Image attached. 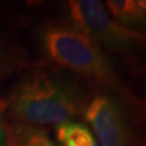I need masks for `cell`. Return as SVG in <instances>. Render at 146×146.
<instances>
[{"label": "cell", "mask_w": 146, "mask_h": 146, "mask_svg": "<svg viewBox=\"0 0 146 146\" xmlns=\"http://www.w3.org/2000/svg\"><path fill=\"white\" fill-rule=\"evenodd\" d=\"M88 95L83 82L70 73L48 63L32 65L9 91L6 116L11 122L55 127L82 117Z\"/></svg>", "instance_id": "obj_1"}, {"label": "cell", "mask_w": 146, "mask_h": 146, "mask_svg": "<svg viewBox=\"0 0 146 146\" xmlns=\"http://www.w3.org/2000/svg\"><path fill=\"white\" fill-rule=\"evenodd\" d=\"M38 46L48 65L70 73L93 89L108 91L134 106L144 107L122 79L108 54L65 20L51 21L40 27Z\"/></svg>", "instance_id": "obj_2"}, {"label": "cell", "mask_w": 146, "mask_h": 146, "mask_svg": "<svg viewBox=\"0 0 146 146\" xmlns=\"http://www.w3.org/2000/svg\"><path fill=\"white\" fill-rule=\"evenodd\" d=\"M144 107L134 106L108 91H89L82 118L99 146H144Z\"/></svg>", "instance_id": "obj_3"}, {"label": "cell", "mask_w": 146, "mask_h": 146, "mask_svg": "<svg viewBox=\"0 0 146 146\" xmlns=\"http://www.w3.org/2000/svg\"><path fill=\"white\" fill-rule=\"evenodd\" d=\"M63 11L62 20L84 32L106 52L134 58L145 46L144 32L119 25L99 0H71L65 3Z\"/></svg>", "instance_id": "obj_4"}, {"label": "cell", "mask_w": 146, "mask_h": 146, "mask_svg": "<svg viewBox=\"0 0 146 146\" xmlns=\"http://www.w3.org/2000/svg\"><path fill=\"white\" fill-rule=\"evenodd\" d=\"M32 66L28 49L18 35L0 23V84Z\"/></svg>", "instance_id": "obj_5"}, {"label": "cell", "mask_w": 146, "mask_h": 146, "mask_svg": "<svg viewBox=\"0 0 146 146\" xmlns=\"http://www.w3.org/2000/svg\"><path fill=\"white\" fill-rule=\"evenodd\" d=\"M104 5L110 16L127 28L141 32L146 25V3L144 0H107Z\"/></svg>", "instance_id": "obj_6"}, {"label": "cell", "mask_w": 146, "mask_h": 146, "mask_svg": "<svg viewBox=\"0 0 146 146\" xmlns=\"http://www.w3.org/2000/svg\"><path fill=\"white\" fill-rule=\"evenodd\" d=\"M6 146H58L44 128L7 122Z\"/></svg>", "instance_id": "obj_7"}, {"label": "cell", "mask_w": 146, "mask_h": 146, "mask_svg": "<svg viewBox=\"0 0 146 146\" xmlns=\"http://www.w3.org/2000/svg\"><path fill=\"white\" fill-rule=\"evenodd\" d=\"M58 146H99L90 128L83 121H67L54 127Z\"/></svg>", "instance_id": "obj_8"}, {"label": "cell", "mask_w": 146, "mask_h": 146, "mask_svg": "<svg viewBox=\"0 0 146 146\" xmlns=\"http://www.w3.org/2000/svg\"><path fill=\"white\" fill-rule=\"evenodd\" d=\"M7 122H6V104L5 98L0 95V146H6Z\"/></svg>", "instance_id": "obj_9"}]
</instances>
